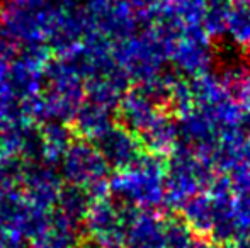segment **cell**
<instances>
[{
	"label": "cell",
	"mask_w": 250,
	"mask_h": 248,
	"mask_svg": "<svg viewBox=\"0 0 250 248\" xmlns=\"http://www.w3.org/2000/svg\"><path fill=\"white\" fill-rule=\"evenodd\" d=\"M165 162L142 153L133 165L109 177V192L118 202L135 209H157L164 204Z\"/></svg>",
	"instance_id": "obj_1"
},
{
	"label": "cell",
	"mask_w": 250,
	"mask_h": 248,
	"mask_svg": "<svg viewBox=\"0 0 250 248\" xmlns=\"http://www.w3.org/2000/svg\"><path fill=\"white\" fill-rule=\"evenodd\" d=\"M216 175V170L209 160L177 146L165 162L162 206L167 211H181L192 195L208 191Z\"/></svg>",
	"instance_id": "obj_2"
},
{
	"label": "cell",
	"mask_w": 250,
	"mask_h": 248,
	"mask_svg": "<svg viewBox=\"0 0 250 248\" xmlns=\"http://www.w3.org/2000/svg\"><path fill=\"white\" fill-rule=\"evenodd\" d=\"M62 175L70 186L85 189L92 199L111 195L109 173L111 167L102 158L92 141L80 138L72 141L62 158Z\"/></svg>",
	"instance_id": "obj_3"
},
{
	"label": "cell",
	"mask_w": 250,
	"mask_h": 248,
	"mask_svg": "<svg viewBox=\"0 0 250 248\" xmlns=\"http://www.w3.org/2000/svg\"><path fill=\"white\" fill-rule=\"evenodd\" d=\"M135 208L116 201L112 195L94 199L83 221L89 240L102 248H119L125 243L126 228Z\"/></svg>",
	"instance_id": "obj_4"
},
{
	"label": "cell",
	"mask_w": 250,
	"mask_h": 248,
	"mask_svg": "<svg viewBox=\"0 0 250 248\" xmlns=\"http://www.w3.org/2000/svg\"><path fill=\"white\" fill-rule=\"evenodd\" d=\"M170 61L175 73L184 78L192 80L211 72L214 53L211 48V38L204 33L203 26L184 27L172 48Z\"/></svg>",
	"instance_id": "obj_5"
},
{
	"label": "cell",
	"mask_w": 250,
	"mask_h": 248,
	"mask_svg": "<svg viewBox=\"0 0 250 248\" xmlns=\"http://www.w3.org/2000/svg\"><path fill=\"white\" fill-rule=\"evenodd\" d=\"M175 121L179 131V148L189 150L211 162V155L220 141V128L211 119L209 114L196 107L194 111Z\"/></svg>",
	"instance_id": "obj_6"
},
{
	"label": "cell",
	"mask_w": 250,
	"mask_h": 248,
	"mask_svg": "<svg viewBox=\"0 0 250 248\" xmlns=\"http://www.w3.org/2000/svg\"><path fill=\"white\" fill-rule=\"evenodd\" d=\"M99 150L102 158L105 160L111 170H121L133 165L143 153L138 134L131 133L121 124H114L92 141Z\"/></svg>",
	"instance_id": "obj_7"
},
{
	"label": "cell",
	"mask_w": 250,
	"mask_h": 248,
	"mask_svg": "<svg viewBox=\"0 0 250 248\" xmlns=\"http://www.w3.org/2000/svg\"><path fill=\"white\" fill-rule=\"evenodd\" d=\"M165 218L155 209H135L125 235V248H162Z\"/></svg>",
	"instance_id": "obj_8"
},
{
	"label": "cell",
	"mask_w": 250,
	"mask_h": 248,
	"mask_svg": "<svg viewBox=\"0 0 250 248\" xmlns=\"http://www.w3.org/2000/svg\"><path fill=\"white\" fill-rule=\"evenodd\" d=\"M94 17L97 31L114 44L129 39L140 31L136 10L125 0H116Z\"/></svg>",
	"instance_id": "obj_9"
},
{
	"label": "cell",
	"mask_w": 250,
	"mask_h": 248,
	"mask_svg": "<svg viewBox=\"0 0 250 248\" xmlns=\"http://www.w3.org/2000/svg\"><path fill=\"white\" fill-rule=\"evenodd\" d=\"M116 111L119 124L135 134H140L162 113L160 107L138 85L126 90Z\"/></svg>",
	"instance_id": "obj_10"
},
{
	"label": "cell",
	"mask_w": 250,
	"mask_h": 248,
	"mask_svg": "<svg viewBox=\"0 0 250 248\" xmlns=\"http://www.w3.org/2000/svg\"><path fill=\"white\" fill-rule=\"evenodd\" d=\"M34 169L31 172L24 170V197L33 206L44 211H50L58 202L62 192V177L53 169H43L40 163H33Z\"/></svg>",
	"instance_id": "obj_11"
},
{
	"label": "cell",
	"mask_w": 250,
	"mask_h": 248,
	"mask_svg": "<svg viewBox=\"0 0 250 248\" xmlns=\"http://www.w3.org/2000/svg\"><path fill=\"white\" fill-rule=\"evenodd\" d=\"M142 148L146 153L157 155L160 158H168L179 145L177 121L170 113L162 111L151 123L138 134Z\"/></svg>",
	"instance_id": "obj_12"
},
{
	"label": "cell",
	"mask_w": 250,
	"mask_h": 248,
	"mask_svg": "<svg viewBox=\"0 0 250 248\" xmlns=\"http://www.w3.org/2000/svg\"><path fill=\"white\" fill-rule=\"evenodd\" d=\"M129 78L118 65L112 70L85 80V97L92 102L116 111L123 95L129 89Z\"/></svg>",
	"instance_id": "obj_13"
},
{
	"label": "cell",
	"mask_w": 250,
	"mask_h": 248,
	"mask_svg": "<svg viewBox=\"0 0 250 248\" xmlns=\"http://www.w3.org/2000/svg\"><path fill=\"white\" fill-rule=\"evenodd\" d=\"M72 121L77 134L89 141H96L111 126H114L112 111L89 99L80 104Z\"/></svg>",
	"instance_id": "obj_14"
},
{
	"label": "cell",
	"mask_w": 250,
	"mask_h": 248,
	"mask_svg": "<svg viewBox=\"0 0 250 248\" xmlns=\"http://www.w3.org/2000/svg\"><path fill=\"white\" fill-rule=\"evenodd\" d=\"M182 221L189 226L192 233L199 238H209L213 228L214 209L213 201L208 191L192 195L188 202L181 208Z\"/></svg>",
	"instance_id": "obj_15"
},
{
	"label": "cell",
	"mask_w": 250,
	"mask_h": 248,
	"mask_svg": "<svg viewBox=\"0 0 250 248\" xmlns=\"http://www.w3.org/2000/svg\"><path fill=\"white\" fill-rule=\"evenodd\" d=\"M92 201L94 199L90 197V194L85 189L77 186L62 187L58 202H56L58 204V214L80 229L83 226V221H85V216L89 212Z\"/></svg>",
	"instance_id": "obj_16"
},
{
	"label": "cell",
	"mask_w": 250,
	"mask_h": 248,
	"mask_svg": "<svg viewBox=\"0 0 250 248\" xmlns=\"http://www.w3.org/2000/svg\"><path fill=\"white\" fill-rule=\"evenodd\" d=\"M206 0H160L155 17H165L181 22L184 27L203 24Z\"/></svg>",
	"instance_id": "obj_17"
},
{
	"label": "cell",
	"mask_w": 250,
	"mask_h": 248,
	"mask_svg": "<svg viewBox=\"0 0 250 248\" xmlns=\"http://www.w3.org/2000/svg\"><path fill=\"white\" fill-rule=\"evenodd\" d=\"M189 82H191L196 107H213L221 100L233 97V94L228 90V87L225 85V82L216 72H208Z\"/></svg>",
	"instance_id": "obj_18"
},
{
	"label": "cell",
	"mask_w": 250,
	"mask_h": 248,
	"mask_svg": "<svg viewBox=\"0 0 250 248\" xmlns=\"http://www.w3.org/2000/svg\"><path fill=\"white\" fill-rule=\"evenodd\" d=\"M231 9V0H206V10L201 26L211 39H220L227 34V22Z\"/></svg>",
	"instance_id": "obj_19"
},
{
	"label": "cell",
	"mask_w": 250,
	"mask_h": 248,
	"mask_svg": "<svg viewBox=\"0 0 250 248\" xmlns=\"http://www.w3.org/2000/svg\"><path fill=\"white\" fill-rule=\"evenodd\" d=\"M44 138V150H46L48 162L62 160L65 152L73 141V131L65 123H51L46 124V128L41 129Z\"/></svg>",
	"instance_id": "obj_20"
},
{
	"label": "cell",
	"mask_w": 250,
	"mask_h": 248,
	"mask_svg": "<svg viewBox=\"0 0 250 248\" xmlns=\"http://www.w3.org/2000/svg\"><path fill=\"white\" fill-rule=\"evenodd\" d=\"M194 109H196V102H194V95H192L191 82L188 78H181L179 76L170 90L167 113L175 116V119H181V117H184L186 114H189Z\"/></svg>",
	"instance_id": "obj_21"
},
{
	"label": "cell",
	"mask_w": 250,
	"mask_h": 248,
	"mask_svg": "<svg viewBox=\"0 0 250 248\" xmlns=\"http://www.w3.org/2000/svg\"><path fill=\"white\" fill-rule=\"evenodd\" d=\"M227 34L238 46L250 43V9L247 5H233L228 16Z\"/></svg>",
	"instance_id": "obj_22"
},
{
	"label": "cell",
	"mask_w": 250,
	"mask_h": 248,
	"mask_svg": "<svg viewBox=\"0 0 250 248\" xmlns=\"http://www.w3.org/2000/svg\"><path fill=\"white\" fill-rule=\"evenodd\" d=\"M194 236L196 235L189 229V226L182 219L167 218L162 248H191L196 240Z\"/></svg>",
	"instance_id": "obj_23"
},
{
	"label": "cell",
	"mask_w": 250,
	"mask_h": 248,
	"mask_svg": "<svg viewBox=\"0 0 250 248\" xmlns=\"http://www.w3.org/2000/svg\"><path fill=\"white\" fill-rule=\"evenodd\" d=\"M233 218L238 231V238L250 235V192L235 194Z\"/></svg>",
	"instance_id": "obj_24"
},
{
	"label": "cell",
	"mask_w": 250,
	"mask_h": 248,
	"mask_svg": "<svg viewBox=\"0 0 250 248\" xmlns=\"http://www.w3.org/2000/svg\"><path fill=\"white\" fill-rule=\"evenodd\" d=\"M125 2H128L136 10L140 29L155 22V14H157V7L160 0H125Z\"/></svg>",
	"instance_id": "obj_25"
},
{
	"label": "cell",
	"mask_w": 250,
	"mask_h": 248,
	"mask_svg": "<svg viewBox=\"0 0 250 248\" xmlns=\"http://www.w3.org/2000/svg\"><path fill=\"white\" fill-rule=\"evenodd\" d=\"M235 99L240 102V106L244 107L245 114H247V117L250 119V73L247 75L244 85L240 87V90H238V94H237V97H235Z\"/></svg>",
	"instance_id": "obj_26"
},
{
	"label": "cell",
	"mask_w": 250,
	"mask_h": 248,
	"mask_svg": "<svg viewBox=\"0 0 250 248\" xmlns=\"http://www.w3.org/2000/svg\"><path fill=\"white\" fill-rule=\"evenodd\" d=\"M112 2H116V0H83V7H85L90 14L96 16V14L102 12L104 9H107Z\"/></svg>",
	"instance_id": "obj_27"
},
{
	"label": "cell",
	"mask_w": 250,
	"mask_h": 248,
	"mask_svg": "<svg viewBox=\"0 0 250 248\" xmlns=\"http://www.w3.org/2000/svg\"><path fill=\"white\" fill-rule=\"evenodd\" d=\"M191 248H221V247L216 245L214 242H211L209 238H196Z\"/></svg>",
	"instance_id": "obj_28"
},
{
	"label": "cell",
	"mask_w": 250,
	"mask_h": 248,
	"mask_svg": "<svg viewBox=\"0 0 250 248\" xmlns=\"http://www.w3.org/2000/svg\"><path fill=\"white\" fill-rule=\"evenodd\" d=\"M7 153H10V152H9V148H7L5 138H3V134L0 133V162L7 158Z\"/></svg>",
	"instance_id": "obj_29"
},
{
	"label": "cell",
	"mask_w": 250,
	"mask_h": 248,
	"mask_svg": "<svg viewBox=\"0 0 250 248\" xmlns=\"http://www.w3.org/2000/svg\"><path fill=\"white\" fill-rule=\"evenodd\" d=\"M231 3L233 5H249L250 0H231Z\"/></svg>",
	"instance_id": "obj_30"
},
{
	"label": "cell",
	"mask_w": 250,
	"mask_h": 248,
	"mask_svg": "<svg viewBox=\"0 0 250 248\" xmlns=\"http://www.w3.org/2000/svg\"><path fill=\"white\" fill-rule=\"evenodd\" d=\"M247 48H249V60H250V43L247 44Z\"/></svg>",
	"instance_id": "obj_31"
},
{
	"label": "cell",
	"mask_w": 250,
	"mask_h": 248,
	"mask_svg": "<svg viewBox=\"0 0 250 248\" xmlns=\"http://www.w3.org/2000/svg\"><path fill=\"white\" fill-rule=\"evenodd\" d=\"M247 129H249V133H250V124H249V126H247Z\"/></svg>",
	"instance_id": "obj_32"
},
{
	"label": "cell",
	"mask_w": 250,
	"mask_h": 248,
	"mask_svg": "<svg viewBox=\"0 0 250 248\" xmlns=\"http://www.w3.org/2000/svg\"><path fill=\"white\" fill-rule=\"evenodd\" d=\"M247 7H249V9H250V3H249V5H247Z\"/></svg>",
	"instance_id": "obj_33"
},
{
	"label": "cell",
	"mask_w": 250,
	"mask_h": 248,
	"mask_svg": "<svg viewBox=\"0 0 250 248\" xmlns=\"http://www.w3.org/2000/svg\"><path fill=\"white\" fill-rule=\"evenodd\" d=\"M119 248H123V247H119Z\"/></svg>",
	"instance_id": "obj_34"
}]
</instances>
